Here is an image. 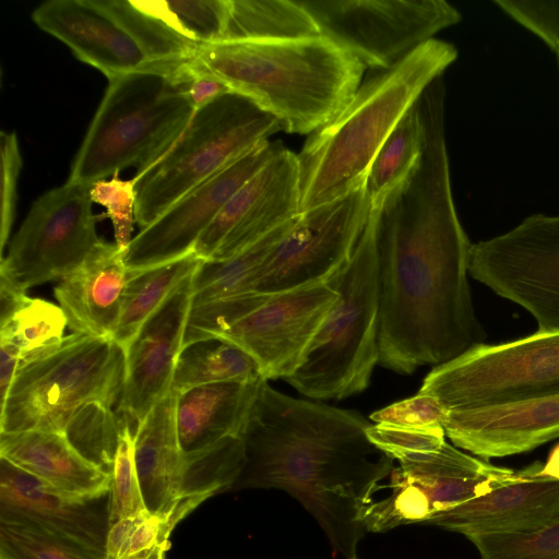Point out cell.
Instances as JSON below:
<instances>
[{
	"label": "cell",
	"mask_w": 559,
	"mask_h": 559,
	"mask_svg": "<svg viewBox=\"0 0 559 559\" xmlns=\"http://www.w3.org/2000/svg\"><path fill=\"white\" fill-rule=\"evenodd\" d=\"M0 456L78 499H99L110 490V474L83 456L62 432H0Z\"/></svg>",
	"instance_id": "obj_24"
},
{
	"label": "cell",
	"mask_w": 559,
	"mask_h": 559,
	"mask_svg": "<svg viewBox=\"0 0 559 559\" xmlns=\"http://www.w3.org/2000/svg\"><path fill=\"white\" fill-rule=\"evenodd\" d=\"M330 283L338 296L299 367L284 381L313 400H344L365 391L379 360L377 207L348 264Z\"/></svg>",
	"instance_id": "obj_6"
},
{
	"label": "cell",
	"mask_w": 559,
	"mask_h": 559,
	"mask_svg": "<svg viewBox=\"0 0 559 559\" xmlns=\"http://www.w3.org/2000/svg\"><path fill=\"white\" fill-rule=\"evenodd\" d=\"M260 379H264L260 368L247 352L229 342L211 338L182 346L171 390L180 393L203 384Z\"/></svg>",
	"instance_id": "obj_30"
},
{
	"label": "cell",
	"mask_w": 559,
	"mask_h": 559,
	"mask_svg": "<svg viewBox=\"0 0 559 559\" xmlns=\"http://www.w3.org/2000/svg\"><path fill=\"white\" fill-rule=\"evenodd\" d=\"M298 0H229L228 40L274 41L320 37Z\"/></svg>",
	"instance_id": "obj_28"
},
{
	"label": "cell",
	"mask_w": 559,
	"mask_h": 559,
	"mask_svg": "<svg viewBox=\"0 0 559 559\" xmlns=\"http://www.w3.org/2000/svg\"><path fill=\"white\" fill-rule=\"evenodd\" d=\"M96 500L66 495L0 456V521L36 526L105 552L109 514Z\"/></svg>",
	"instance_id": "obj_21"
},
{
	"label": "cell",
	"mask_w": 559,
	"mask_h": 559,
	"mask_svg": "<svg viewBox=\"0 0 559 559\" xmlns=\"http://www.w3.org/2000/svg\"><path fill=\"white\" fill-rule=\"evenodd\" d=\"M120 415V414H119ZM121 425L110 468L109 525L150 513L145 507L134 461V427L120 415Z\"/></svg>",
	"instance_id": "obj_38"
},
{
	"label": "cell",
	"mask_w": 559,
	"mask_h": 559,
	"mask_svg": "<svg viewBox=\"0 0 559 559\" xmlns=\"http://www.w3.org/2000/svg\"><path fill=\"white\" fill-rule=\"evenodd\" d=\"M418 392L445 411L485 407L559 394V332L480 344L433 367Z\"/></svg>",
	"instance_id": "obj_9"
},
{
	"label": "cell",
	"mask_w": 559,
	"mask_h": 559,
	"mask_svg": "<svg viewBox=\"0 0 559 559\" xmlns=\"http://www.w3.org/2000/svg\"><path fill=\"white\" fill-rule=\"evenodd\" d=\"M1 228L0 249L3 258L4 247L15 218L17 201V181L23 166L19 140L15 132L1 131Z\"/></svg>",
	"instance_id": "obj_45"
},
{
	"label": "cell",
	"mask_w": 559,
	"mask_h": 559,
	"mask_svg": "<svg viewBox=\"0 0 559 559\" xmlns=\"http://www.w3.org/2000/svg\"><path fill=\"white\" fill-rule=\"evenodd\" d=\"M348 559H357L356 556L355 557H352V558H348Z\"/></svg>",
	"instance_id": "obj_49"
},
{
	"label": "cell",
	"mask_w": 559,
	"mask_h": 559,
	"mask_svg": "<svg viewBox=\"0 0 559 559\" xmlns=\"http://www.w3.org/2000/svg\"><path fill=\"white\" fill-rule=\"evenodd\" d=\"M32 17L39 28L64 43L78 59L108 80L151 69L134 39L94 0H49L38 5Z\"/></svg>",
	"instance_id": "obj_22"
},
{
	"label": "cell",
	"mask_w": 559,
	"mask_h": 559,
	"mask_svg": "<svg viewBox=\"0 0 559 559\" xmlns=\"http://www.w3.org/2000/svg\"><path fill=\"white\" fill-rule=\"evenodd\" d=\"M120 425V415L114 408L90 403L71 418L64 435L83 456L109 473Z\"/></svg>",
	"instance_id": "obj_37"
},
{
	"label": "cell",
	"mask_w": 559,
	"mask_h": 559,
	"mask_svg": "<svg viewBox=\"0 0 559 559\" xmlns=\"http://www.w3.org/2000/svg\"><path fill=\"white\" fill-rule=\"evenodd\" d=\"M492 3L552 51H559V1L493 0Z\"/></svg>",
	"instance_id": "obj_43"
},
{
	"label": "cell",
	"mask_w": 559,
	"mask_h": 559,
	"mask_svg": "<svg viewBox=\"0 0 559 559\" xmlns=\"http://www.w3.org/2000/svg\"><path fill=\"white\" fill-rule=\"evenodd\" d=\"M124 376L126 350L112 338L64 336L21 362L0 407V432L64 433L71 418L90 403L118 407Z\"/></svg>",
	"instance_id": "obj_7"
},
{
	"label": "cell",
	"mask_w": 559,
	"mask_h": 559,
	"mask_svg": "<svg viewBox=\"0 0 559 559\" xmlns=\"http://www.w3.org/2000/svg\"><path fill=\"white\" fill-rule=\"evenodd\" d=\"M68 181L92 185L130 166L142 171L178 140L194 111L177 73L144 69L108 80Z\"/></svg>",
	"instance_id": "obj_5"
},
{
	"label": "cell",
	"mask_w": 559,
	"mask_h": 559,
	"mask_svg": "<svg viewBox=\"0 0 559 559\" xmlns=\"http://www.w3.org/2000/svg\"><path fill=\"white\" fill-rule=\"evenodd\" d=\"M203 262L192 251L143 270H128L121 314L112 340L124 350L144 322Z\"/></svg>",
	"instance_id": "obj_27"
},
{
	"label": "cell",
	"mask_w": 559,
	"mask_h": 559,
	"mask_svg": "<svg viewBox=\"0 0 559 559\" xmlns=\"http://www.w3.org/2000/svg\"><path fill=\"white\" fill-rule=\"evenodd\" d=\"M264 381L217 382L176 393V428L183 454L241 436Z\"/></svg>",
	"instance_id": "obj_26"
},
{
	"label": "cell",
	"mask_w": 559,
	"mask_h": 559,
	"mask_svg": "<svg viewBox=\"0 0 559 559\" xmlns=\"http://www.w3.org/2000/svg\"><path fill=\"white\" fill-rule=\"evenodd\" d=\"M0 559H106L105 552L66 536L0 521Z\"/></svg>",
	"instance_id": "obj_36"
},
{
	"label": "cell",
	"mask_w": 559,
	"mask_h": 559,
	"mask_svg": "<svg viewBox=\"0 0 559 559\" xmlns=\"http://www.w3.org/2000/svg\"><path fill=\"white\" fill-rule=\"evenodd\" d=\"M452 443L484 460L531 451L559 438V394L445 411Z\"/></svg>",
	"instance_id": "obj_20"
},
{
	"label": "cell",
	"mask_w": 559,
	"mask_h": 559,
	"mask_svg": "<svg viewBox=\"0 0 559 559\" xmlns=\"http://www.w3.org/2000/svg\"><path fill=\"white\" fill-rule=\"evenodd\" d=\"M457 55L449 41L425 43L395 67L361 83L335 117L308 135L297 154L300 213L365 186L383 142Z\"/></svg>",
	"instance_id": "obj_4"
},
{
	"label": "cell",
	"mask_w": 559,
	"mask_h": 559,
	"mask_svg": "<svg viewBox=\"0 0 559 559\" xmlns=\"http://www.w3.org/2000/svg\"><path fill=\"white\" fill-rule=\"evenodd\" d=\"M359 412L260 388L241 432L245 462L230 490L277 489L317 521L336 552L355 557L362 516L394 460L367 436Z\"/></svg>",
	"instance_id": "obj_2"
},
{
	"label": "cell",
	"mask_w": 559,
	"mask_h": 559,
	"mask_svg": "<svg viewBox=\"0 0 559 559\" xmlns=\"http://www.w3.org/2000/svg\"><path fill=\"white\" fill-rule=\"evenodd\" d=\"M278 131L283 128L277 119L234 92L194 112L170 148L134 176L135 219L141 229Z\"/></svg>",
	"instance_id": "obj_8"
},
{
	"label": "cell",
	"mask_w": 559,
	"mask_h": 559,
	"mask_svg": "<svg viewBox=\"0 0 559 559\" xmlns=\"http://www.w3.org/2000/svg\"><path fill=\"white\" fill-rule=\"evenodd\" d=\"M297 154L282 146L226 202L197 241L203 261H222L251 247L300 214Z\"/></svg>",
	"instance_id": "obj_15"
},
{
	"label": "cell",
	"mask_w": 559,
	"mask_h": 559,
	"mask_svg": "<svg viewBox=\"0 0 559 559\" xmlns=\"http://www.w3.org/2000/svg\"><path fill=\"white\" fill-rule=\"evenodd\" d=\"M128 272L124 251L100 239L78 269L58 281L53 294L72 333L112 338Z\"/></svg>",
	"instance_id": "obj_23"
},
{
	"label": "cell",
	"mask_w": 559,
	"mask_h": 559,
	"mask_svg": "<svg viewBox=\"0 0 559 559\" xmlns=\"http://www.w3.org/2000/svg\"><path fill=\"white\" fill-rule=\"evenodd\" d=\"M194 273L144 322L126 347L124 384L117 412L130 419L134 430L171 391L192 306Z\"/></svg>",
	"instance_id": "obj_18"
},
{
	"label": "cell",
	"mask_w": 559,
	"mask_h": 559,
	"mask_svg": "<svg viewBox=\"0 0 559 559\" xmlns=\"http://www.w3.org/2000/svg\"><path fill=\"white\" fill-rule=\"evenodd\" d=\"M93 203L106 209L105 216L111 221L115 242L126 252L132 240L135 219V179H121L119 173L110 179L95 181L91 186Z\"/></svg>",
	"instance_id": "obj_41"
},
{
	"label": "cell",
	"mask_w": 559,
	"mask_h": 559,
	"mask_svg": "<svg viewBox=\"0 0 559 559\" xmlns=\"http://www.w3.org/2000/svg\"><path fill=\"white\" fill-rule=\"evenodd\" d=\"M245 462V445L240 436H231L191 455H185L183 498L204 500L211 495L231 488Z\"/></svg>",
	"instance_id": "obj_34"
},
{
	"label": "cell",
	"mask_w": 559,
	"mask_h": 559,
	"mask_svg": "<svg viewBox=\"0 0 559 559\" xmlns=\"http://www.w3.org/2000/svg\"><path fill=\"white\" fill-rule=\"evenodd\" d=\"M367 436L377 448L393 460L408 452L436 451L447 442L442 426L408 428L371 424L367 429Z\"/></svg>",
	"instance_id": "obj_42"
},
{
	"label": "cell",
	"mask_w": 559,
	"mask_h": 559,
	"mask_svg": "<svg viewBox=\"0 0 559 559\" xmlns=\"http://www.w3.org/2000/svg\"><path fill=\"white\" fill-rule=\"evenodd\" d=\"M283 146L264 141L177 200L133 236L124 252L128 270L170 262L193 251L231 195Z\"/></svg>",
	"instance_id": "obj_17"
},
{
	"label": "cell",
	"mask_w": 559,
	"mask_h": 559,
	"mask_svg": "<svg viewBox=\"0 0 559 559\" xmlns=\"http://www.w3.org/2000/svg\"><path fill=\"white\" fill-rule=\"evenodd\" d=\"M444 418L445 409L438 399L421 392L370 415V419L376 424L408 428L442 426Z\"/></svg>",
	"instance_id": "obj_44"
},
{
	"label": "cell",
	"mask_w": 559,
	"mask_h": 559,
	"mask_svg": "<svg viewBox=\"0 0 559 559\" xmlns=\"http://www.w3.org/2000/svg\"><path fill=\"white\" fill-rule=\"evenodd\" d=\"M168 26L198 46L226 40L229 0L139 1Z\"/></svg>",
	"instance_id": "obj_35"
},
{
	"label": "cell",
	"mask_w": 559,
	"mask_h": 559,
	"mask_svg": "<svg viewBox=\"0 0 559 559\" xmlns=\"http://www.w3.org/2000/svg\"><path fill=\"white\" fill-rule=\"evenodd\" d=\"M468 540L480 559H559V518L533 532L484 534Z\"/></svg>",
	"instance_id": "obj_39"
},
{
	"label": "cell",
	"mask_w": 559,
	"mask_h": 559,
	"mask_svg": "<svg viewBox=\"0 0 559 559\" xmlns=\"http://www.w3.org/2000/svg\"><path fill=\"white\" fill-rule=\"evenodd\" d=\"M176 392L171 390L141 421L134 432V461L147 511L165 514L179 508L185 454L176 428Z\"/></svg>",
	"instance_id": "obj_25"
},
{
	"label": "cell",
	"mask_w": 559,
	"mask_h": 559,
	"mask_svg": "<svg viewBox=\"0 0 559 559\" xmlns=\"http://www.w3.org/2000/svg\"><path fill=\"white\" fill-rule=\"evenodd\" d=\"M134 39L151 69L173 73L191 60L200 46L186 39L134 0H94Z\"/></svg>",
	"instance_id": "obj_29"
},
{
	"label": "cell",
	"mask_w": 559,
	"mask_h": 559,
	"mask_svg": "<svg viewBox=\"0 0 559 559\" xmlns=\"http://www.w3.org/2000/svg\"><path fill=\"white\" fill-rule=\"evenodd\" d=\"M391 493L367 508L362 524L367 532L426 523L438 512L484 495L514 471L498 467L465 454L445 442L440 449L408 452L395 459Z\"/></svg>",
	"instance_id": "obj_14"
},
{
	"label": "cell",
	"mask_w": 559,
	"mask_h": 559,
	"mask_svg": "<svg viewBox=\"0 0 559 559\" xmlns=\"http://www.w3.org/2000/svg\"><path fill=\"white\" fill-rule=\"evenodd\" d=\"M424 127L418 104L402 117L376 154L366 179L370 202L382 199L416 166L423 150Z\"/></svg>",
	"instance_id": "obj_32"
},
{
	"label": "cell",
	"mask_w": 559,
	"mask_h": 559,
	"mask_svg": "<svg viewBox=\"0 0 559 559\" xmlns=\"http://www.w3.org/2000/svg\"><path fill=\"white\" fill-rule=\"evenodd\" d=\"M424 142L408 176L377 207L378 365L401 374L484 344L467 281L472 249L454 204L445 96L418 102Z\"/></svg>",
	"instance_id": "obj_1"
},
{
	"label": "cell",
	"mask_w": 559,
	"mask_h": 559,
	"mask_svg": "<svg viewBox=\"0 0 559 559\" xmlns=\"http://www.w3.org/2000/svg\"><path fill=\"white\" fill-rule=\"evenodd\" d=\"M22 360L9 345L0 343V407L4 404Z\"/></svg>",
	"instance_id": "obj_47"
},
{
	"label": "cell",
	"mask_w": 559,
	"mask_h": 559,
	"mask_svg": "<svg viewBox=\"0 0 559 559\" xmlns=\"http://www.w3.org/2000/svg\"><path fill=\"white\" fill-rule=\"evenodd\" d=\"M533 464L514 471L488 492L449 507L427 524L462 534H521L536 531L559 518V477Z\"/></svg>",
	"instance_id": "obj_19"
},
{
	"label": "cell",
	"mask_w": 559,
	"mask_h": 559,
	"mask_svg": "<svg viewBox=\"0 0 559 559\" xmlns=\"http://www.w3.org/2000/svg\"><path fill=\"white\" fill-rule=\"evenodd\" d=\"M185 93L194 112L201 110L221 96L233 92L216 76L197 69L189 60L183 67Z\"/></svg>",
	"instance_id": "obj_46"
},
{
	"label": "cell",
	"mask_w": 559,
	"mask_h": 559,
	"mask_svg": "<svg viewBox=\"0 0 559 559\" xmlns=\"http://www.w3.org/2000/svg\"><path fill=\"white\" fill-rule=\"evenodd\" d=\"M191 63L273 116L283 131L308 135L345 107L365 70L323 36L200 46Z\"/></svg>",
	"instance_id": "obj_3"
},
{
	"label": "cell",
	"mask_w": 559,
	"mask_h": 559,
	"mask_svg": "<svg viewBox=\"0 0 559 559\" xmlns=\"http://www.w3.org/2000/svg\"><path fill=\"white\" fill-rule=\"evenodd\" d=\"M269 296L248 293L191 306L183 346L197 341L217 338L239 319L264 302Z\"/></svg>",
	"instance_id": "obj_40"
},
{
	"label": "cell",
	"mask_w": 559,
	"mask_h": 559,
	"mask_svg": "<svg viewBox=\"0 0 559 559\" xmlns=\"http://www.w3.org/2000/svg\"><path fill=\"white\" fill-rule=\"evenodd\" d=\"M337 296L330 283L272 294L217 340L247 352L265 380H285L299 367Z\"/></svg>",
	"instance_id": "obj_16"
},
{
	"label": "cell",
	"mask_w": 559,
	"mask_h": 559,
	"mask_svg": "<svg viewBox=\"0 0 559 559\" xmlns=\"http://www.w3.org/2000/svg\"><path fill=\"white\" fill-rule=\"evenodd\" d=\"M321 36L367 68L389 70L462 21L445 0H298Z\"/></svg>",
	"instance_id": "obj_10"
},
{
	"label": "cell",
	"mask_w": 559,
	"mask_h": 559,
	"mask_svg": "<svg viewBox=\"0 0 559 559\" xmlns=\"http://www.w3.org/2000/svg\"><path fill=\"white\" fill-rule=\"evenodd\" d=\"M371 202L366 187L301 212L259 269L252 293L277 294L328 283L350 261Z\"/></svg>",
	"instance_id": "obj_13"
},
{
	"label": "cell",
	"mask_w": 559,
	"mask_h": 559,
	"mask_svg": "<svg viewBox=\"0 0 559 559\" xmlns=\"http://www.w3.org/2000/svg\"><path fill=\"white\" fill-rule=\"evenodd\" d=\"M91 186L67 180L36 199L1 259L0 276L26 292L78 269L100 241Z\"/></svg>",
	"instance_id": "obj_12"
},
{
	"label": "cell",
	"mask_w": 559,
	"mask_h": 559,
	"mask_svg": "<svg viewBox=\"0 0 559 559\" xmlns=\"http://www.w3.org/2000/svg\"><path fill=\"white\" fill-rule=\"evenodd\" d=\"M67 326V317L59 305L27 297L0 323V343L13 348L23 361L61 342Z\"/></svg>",
	"instance_id": "obj_33"
},
{
	"label": "cell",
	"mask_w": 559,
	"mask_h": 559,
	"mask_svg": "<svg viewBox=\"0 0 559 559\" xmlns=\"http://www.w3.org/2000/svg\"><path fill=\"white\" fill-rule=\"evenodd\" d=\"M468 274L528 311L539 332H559V215L532 214L473 243Z\"/></svg>",
	"instance_id": "obj_11"
},
{
	"label": "cell",
	"mask_w": 559,
	"mask_h": 559,
	"mask_svg": "<svg viewBox=\"0 0 559 559\" xmlns=\"http://www.w3.org/2000/svg\"><path fill=\"white\" fill-rule=\"evenodd\" d=\"M555 56H556L557 67H558V72H559V51Z\"/></svg>",
	"instance_id": "obj_48"
},
{
	"label": "cell",
	"mask_w": 559,
	"mask_h": 559,
	"mask_svg": "<svg viewBox=\"0 0 559 559\" xmlns=\"http://www.w3.org/2000/svg\"><path fill=\"white\" fill-rule=\"evenodd\" d=\"M296 217L231 258L203 261L193 275L192 306L252 293L259 269L289 231Z\"/></svg>",
	"instance_id": "obj_31"
}]
</instances>
